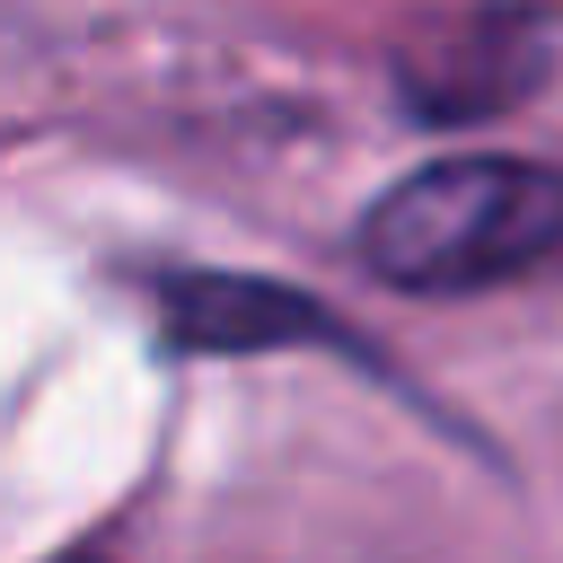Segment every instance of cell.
<instances>
[{"instance_id": "1", "label": "cell", "mask_w": 563, "mask_h": 563, "mask_svg": "<svg viewBox=\"0 0 563 563\" xmlns=\"http://www.w3.org/2000/svg\"><path fill=\"white\" fill-rule=\"evenodd\" d=\"M563 255V167L431 158L361 211V264L413 299H466Z\"/></svg>"}, {"instance_id": "2", "label": "cell", "mask_w": 563, "mask_h": 563, "mask_svg": "<svg viewBox=\"0 0 563 563\" xmlns=\"http://www.w3.org/2000/svg\"><path fill=\"white\" fill-rule=\"evenodd\" d=\"M158 299H167V334L194 343V352H264V343H334V352H361L343 325H325L317 299L273 290V282L185 273V282H167Z\"/></svg>"}]
</instances>
